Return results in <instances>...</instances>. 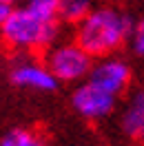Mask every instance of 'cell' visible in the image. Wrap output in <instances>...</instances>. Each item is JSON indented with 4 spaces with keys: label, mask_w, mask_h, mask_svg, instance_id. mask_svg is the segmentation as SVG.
Segmentation results:
<instances>
[{
    "label": "cell",
    "mask_w": 144,
    "mask_h": 146,
    "mask_svg": "<svg viewBox=\"0 0 144 146\" xmlns=\"http://www.w3.org/2000/svg\"><path fill=\"white\" fill-rule=\"evenodd\" d=\"M137 139H140V142H144V131L140 133V137H137Z\"/></svg>",
    "instance_id": "obj_14"
},
{
    "label": "cell",
    "mask_w": 144,
    "mask_h": 146,
    "mask_svg": "<svg viewBox=\"0 0 144 146\" xmlns=\"http://www.w3.org/2000/svg\"><path fill=\"white\" fill-rule=\"evenodd\" d=\"M11 82L20 89H31L38 93H51L58 89L55 75L49 71V66L33 58H18L9 69Z\"/></svg>",
    "instance_id": "obj_6"
},
{
    "label": "cell",
    "mask_w": 144,
    "mask_h": 146,
    "mask_svg": "<svg viewBox=\"0 0 144 146\" xmlns=\"http://www.w3.org/2000/svg\"><path fill=\"white\" fill-rule=\"evenodd\" d=\"M131 80H133L131 64L122 58H115V55L95 58L89 75H87V82H91L93 86H98V89L111 93L115 98H120L124 91H129Z\"/></svg>",
    "instance_id": "obj_4"
},
{
    "label": "cell",
    "mask_w": 144,
    "mask_h": 146,
    "mask_svg": "<svg viewBox=\"0 0 144 146\" xmlns=\"http://www.w3.org/2000/svg\"><path fill=\"white\" fill-rule=\"evenodd\" d=\"M25 5L47 20H60V0H27Z\"/></svg>",
    "instance_id": "obj_10"
},
{
    "label": "cell",
    "mask_w": 144,
    "mask_h": 146,
    "mask_svg": "<svg viewBox=\"0 0 144 146\" xmlns=\"http://www.w3.org/2000/svg\"><path fill=\"white\" fill-rule=\"evenodd\" d=\"M71 106L80 117L89 119V122H100L115 111L117 98L84 80V82L75 84V89H73Z\"/></svg>",
    "instance_id": "obj_5"
},
{
    "label": "cell",
    "mask_w": 144,
    "mask_h": 146,
    "mask_svg": "<svg viewBox=\"0 0 144 146\" xmlns=\"http://www.w3.org/2000/svg\"><path fill=\"white\" fill-rule=\"evenodd\" d=\"M9 11H11V5H5V2H0V27H2V22L7 20Z\"/></svg>",
    "instance_id": "obj_12"
},
{
    "label": "cell",
    "mask_w": 144,
    "mask_h": 146,
    "mask_svg": "<svg viewBox=\"0 0 144 146\" xmlns=\"http://www.w3.org/2000/svg\"><path fill=\"white\" fill-rule=\"evenodd\" d=\"M0 2H5V5H13V2H18V0H0Z\"/></svg>",
    "instance_id": "obj_13"
},
{
    "label": "cell",
    "mask_w": 144,
    "mask_h": 146,
    "mask_svg": "<svg viewBox=\"0 0 144 146\" xmlns=\"http://www.w3.org/2000/svg\"><path fill=\"white\" fill-rule=\"evenodd\" d=\"M135 22L120 7H93L87 18L75 27V42L93 58H104L131 42Z\"/></svg>",
    "instance_id": "obj_1"
},
{
    "label": "cell",
    "mask_w": 144,
    "mask_h": 146,
    "mask_svg": "<svg viewBox=\"0 0 144 146\" xmlns=\"http://www.w3.org/2000/svg\"><path fill=\"white\" fill-rule=\"evenodd\" d=\"M93 60L95 58L87 53L75 40L73 42H55L45 53V64L55 75V80L62 84L84 82L93 66Z\"/></svg>",
    "instance_id": "obj_3"
},
{
    "label": "cell",
    "mask_w": 144,
    "mask_h": 146,
    "mask_svg": "<svg viewBox=\"0 0 144 146\" xmlns=\"http://www.w3.org/2000/svg\"><path fill=\"white\" fill-rule=\"evenodd\" d=\"M60 36V20H47L25 7H11L7 20L0 27V40L18 53H38L55 44Z\"/></svg>",
    "instance_id": "obj_2"
},
{
    "label": "cell",
    "mask_w": 144,
    "mask_h": 146,
    "mask_svg": "<svg viewBox=\"0 0 144 146\" xmlns=\"http://www.w3.org/2000/svg\"><path fill=\"white\" fill-rule=\"evenodd\" d=\"M120 126L129 137H140L144 131V86L126 100V106L120 115Z\"/></svg>",
    "instance_id": "obj_7"
},
{
    "label": "cell",
    "mask_w": 144,
    "mask_h": 146,
    "mask_svg": "<svg viewBox=\"0 0 144 146\" xmlns=\"http://www.w3.org/2000/svg\"><path fill=\"white\" fill-rule=\"evenodd\" d=\"M131 46H133V51L140 58H144V18L135 22L133 36H131Z\"/></svg>",
    "instance_id": "obj_11"
},
{
    "label": "cell",
    "mask_w": 144,
    "mask_h": 146,
    "mask_svg": "<svg viewBox=\"0 0 144 146\" xmlns=\"http://www.w3.org/2000/svg\"><path fill=\"white\" fill-rule=\"evenodd\" d=\"M0 146H49L47 139L33 128L13 126L0 137Z\"/></svg>",
    "instance_id": "obj_8"
},
{
    "label": "cell",
    "mask_w": 144,
    "mask_h": 146,
    "mask_svg": "<svg viewBox=\"0 0 144 146\" xmlns=\"http://www.w3.org/2000/svg\"><path fill=\"white\" fill-rule=\"evenodd\" d=\"M93 11V0H60V22L80 25Z\"/></svg>",
    "instance_id": "obj_9"
}]
</instances>
